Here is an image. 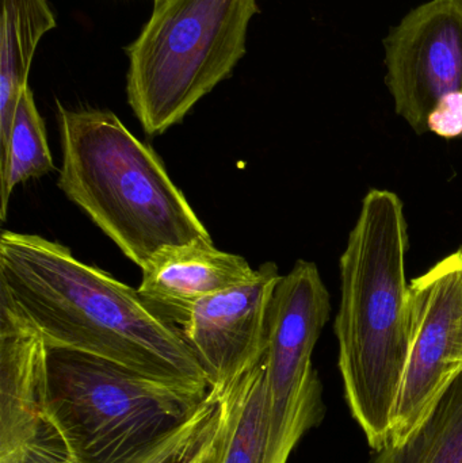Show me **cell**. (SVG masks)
<instances>
[{
  "instance_id": "obj_1",
  "label": "cell",
  "mask_w": 462,
  "mask_h": 463,
  "mask_svg": "<svg viewBox=\"0 0 462 463\" xmlns=\"http://www.w3.org/2000/svg\"><path fill=\"white\" fill-rule=\"evenodd\" d=\"M0 290L49 347L114 362L152 380L212 391L179 326L108 272L38 234L0 236Z\"/></svg>"
},
{
  "instance_id": "obj_2",
  "label": "cell",
  "mask_w": 462,
  "mask_h": 463,
  "mask_svg": "<svg viewBox=\"0 0 462 463\" xmlns=\"http://www.w3.org/2000/svg\"><path fill=\"white\" fill-rule=\"evenodd\" d=\"M409 224L396 193L372 189L341 256L334 321L344 399L376 453L390 442L411 350Z\"/></svg>"
},
{
  "instance_id": "obj_3",
  "label": "cell",
  "mask_w": 462,
  "mask_h": 463,
  "mask_svg": "<svg viewBox=\"0 0 462 463\" xmlns=\"http://www.w3.org/2000/svg\"><path fill=\"white\" fill-rule=\"evenodd\" d=\"M219 397L152 380L90 354L49 347L46 418L73 463L187 458L216 418Z\"/></svg>"
},
{
  "instance_id": "obj_4",
  "label": "cell",
  "mask_w": 462,
  "mask_h": 463,
  "mask_svg": "<svg viewBox=\"0 0 462 463\" xmlns=\"http://www.w3.org/2000/svg\"><path fill=\"white\" fill-rule=\"evenodd\" d=\"M57 186L141 269L163 250L211 234L148 144L110 110L57 102Z\"/></svg>"
},
{
  "instance_id": "obj_5",
  "label": "cell",
  "mask_w": 462,
  "mask_h": 463,
  "mask_svg": "<svg viewBox=\"0 0 462 463\" xmlns=\"http://www.w3.org/2000/svg\"><path fill=\"white\" fill-rule=\"evenodd\" d=\"M257 0H154L127 46V103L146 135L159 136L230 78L247 51Z\"/></svg>"
},
{
  "instance_id": "obj_6",
  "label": "cell",
  "mask_w": 462,
  "mask_h": 463,
  "mask_svg": "<svg viewBox=\"0 0 462 463\" xmlns=\"http://www.w3.org/2000/svg\"><path fill=\"white\" fill-rule=\"evenodd\" d=\"M330 313V294L316 264L296 261L279 278L269 307L266 463H288L304 435L325 418L322 383L312 354Z\"/></svg>"
},
{
  "instance_id": "obj_7",
  "label": "cell",
  "mask_w": 462,
  "mask_h": 463,
  "mask_svg": "<svg viewBox=\"0 0 462 463\" xmlns=\"http://www.w3.org/2000/svg\"><path fill=\"white\" fill-rule=\"evenodd\" d=\"M411 350L388 445L401 446L430 418L462 374V247L410 283Z\"/></svg>"
},
{
  "instance_id": "obj_8",
  "label": "cell",
  "mask_w": 462,
  "mask_h": 463,
  "mask_svg": "<svg viewBox=\"0 0 462 463\" xmlns=\"http://www.w3.org/2000/svg\"><path fill=\"white\" fill-rule=\"evenodd\" d=\"M384 48L396 113L425 135L437 106L462 94V0H430L410 11Z\"/></svg>"
},
{
  "instance_id": "obj_9",
  "label": "cell",
  "mask_w": 462,
  "mask_h": 463,
  "mask_svg": "<svg viewBox=\"0 0 462 463\" xmlns=\"http://www.w3.org/2000/svg\"><path fill=\"white\" fill-rule=\"evenodd\" d=\"M278 267L265 263L249 282L206 297L182 324L216 396L246 374L268 350V316Z\"/></svg>"
},
{
  "instance_id": "obj_10",
  "label": "cell",
  "mask_w": 462,
  "mask_h": 463,
  "mask_svg": "<svg viewBox=\"0 0 462 463\" xmlns=\"http://www.w3.org/2000/svg\"><path fill=\"white\" fill-rule=\"evenodd\" d=\"M48 345L0 290V463L64 445L46 418Z\"/></svg>"
},
{
  "instance_id": "obj_11",
  "label": "cell",
  "mask_w": 462,
  "mask_h": 463,
  "mask_svg": "<svg viewBox=\"0 0 462 463\" xmlns=\"http://www.w3.org/2000/svg\"><path fill=\"white\" fill-rule=\"evenodd\" d=\"M141 271L138 293L179 326L201 299L249 282L257 274L246 259L217 250L213 240L163 250Z\"/></svg>"
},
{
  "instance_id": "obj_12",
  "label": "cell",
  "mask_w": 462,
  "mask_h": 463,
  "mask_svg": "<svg viewBox=\"0 0 462 463\" xmlns=\"http://www.w3.org/2000/svg\"><path fill=\"white\" fill-rule=\"evenodd\" d=\"M217 397L216 463H266L269 442L266 354Z\"/></svg>"
},
{
  "instance_id": "obj_13",
  "label": "cell",
  "mask_w": 462,
  "mask_h": 463,
  "mask_svg": "<svg viewBox=\"0 0 462 463\" xmlns=\"http://www.w3.org/2000/svg\"><path fill=\"white\" fill-rule=\"evenodd\" d=\"M56 27L48 0H2L0 19V154L7 146L22 90L29 84L38 43Z\"/></svg>"
},
{
  "instance_id": "obj_14",
  "label": "cell",
  "mask_w": 462,
  "mask_h": 463,
  "mask_svg": "<svg viewBox=\"0 0 462 463\" xmlns=\"http://www.w3.org/2000/svg\"><path fill=\"white\" fill-rule=\"evenodd\" d=\"M53 170L45 124L27 84L16 106L7 146L0 154V220L5 222L11 194L18 184Z\"/></svg>"
},
{
  "instance_id": "obj_15",
  "label": "cell",
  "mask_w": 462,
  "mask_h": 463,
  "mask_svg": "<svg viewBox=\"0 0 462 463\" xmlns=\"http://www.w3.org/2000/svg\"><path fill=\"white\" fill-rule=\"evenodd\" d=\"M371 463H462V374L406 443L385 446Z\"/></svg>"
},
{
  "instance_id": "obj_16",
  "label": "cell",
  "mask_w": 462,
  "mask_h": 463,
  "mask_svg": "<svg viewBox=\"0 0 462 463\" xmlns=\"http://www.w3.org/2000/svg\"><path fill=\"white\" fill-rule=\"evenodd\" d=\"M429 132L445 138L462 136V94L445 98L429 119Z\"/></svg>"
},
{
  "instance_id": "obj_17",
  "label": "cell",
  "mask_w": 462,
  "mask_h": 463,
  "mask_svg": "<svg viewBox=\"0 0 462 463\" xmlns=\"http://www.w3.org/2000/svg\"><path fill=\"white\" fill-rule=\"evenodd\" d=\"M195 463H216L217 461V438L216 418L205 437L201 440L194 451Z\"/></svg>"
},
{
  "instance_id": "obj_18",
  "label": "cell",
  "mask_w": 462,
  "mask_h": 463,
  "mask_svg": "<svg viewBox=\"0 0 462 463\" xmlns=\"http://www.w3.org/2000/svg\"><path fill=\"white\" fill-rule=\"evenodd\" d=\"M194 451H195V450H194ZM194 451H193L192 456L187 457V458L181 459V461H176V462H168V463H195Z\"/></svg>"
}]
</instances>
